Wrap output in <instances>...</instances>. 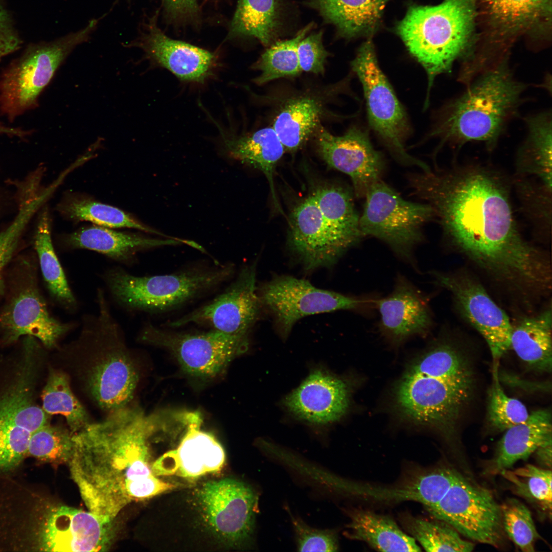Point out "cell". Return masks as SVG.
Instances as JSON below:
<instances>
[{"label":"cell","instance_id":"6da1fadb","mask_svg":"<svg viewBox=\"0 0 552 552\" xmlns=\"http://www.w3.org/2000/svg\"><path fill=\"white\" fill-rule=\"evenodd\" d=\"M413 195L433 209L446 239L495 281L523 295L551 285L546 256L519 232L508 188L486 168L408 174Z\"/></svg>","mask_w":552,"mask_h":552},{"label":"cell","instance_id":"7a4b0ae2","mask_svg":"<svg viewBox=\"0 0 552 552\" xmlns=\"http://www.w3.org/2000/svg\"><path fill=\"white\" fill-rule=\"evenodd\" d=\"M155 423L154 417L126 406L73 433L67 463L89 511L114 519L131 502L175 487L158 479L149 463Z\"/></svg>","mask_w":552,"mask_h":552},{"label":"cell","instance_id":"3957f363","mask_svg":"<svg viewBox=\"0 0 552 552\" xmlns=\"http://www.w3.org/2000/svg\"><path fill=\"white\" fill-rule=\"evenodd\" d=\"M97 303V314L84 315L78 338L65 349L84 360L80 370L87 391L101 408L111 413L131 401L139 376L121 327L101 289Z\"/></svg>","mask_w":552,"mask_h":552},{"label":"cell","instance_id":"277c9868","mask_svg":"<svg viewBox=\"0 0 552 552\" xmlns=\"http://www.w3.org/2000/svg\"><path fill=\"white\" fill-rule=\"evenodd\" d=\"M466 86L439 111L430 135L441 145L480 142L492 149L516 114L526 86L515 79L507 61Z\"/></svg>","mask_w":552,"mask_h":552},{"label":"cell","instance_id":"5b68a950","mask_svg":"<svg viewBox=\"0 0 552 552\" xmlns=\"http://www.w3.org/2000/svg\"><path fill=\"white\" fill-rule=\"evenodd\" d=\"M476 0H444L436 6H412L397 30L410 53L425 69L428 95L434 79L449 73L468 48Z\"/></svg>","mask_w":552,"mask_h":552},{"label":"cell","instance_id":"8992f818","mask_svg":"<svg viewBox=\"0 0 552 552\" xmlns=\"http://www.w3.org/2000/svg\"><path fill=\"white\" fill-rule=\"evenodd\" d=\"M233 267L195 269L178 273L138 277L115 267L103 275L110 293L129 311L156 312L176 307L228 278Z\"/></svg>","mask_w":552,"mask_h":552},{"label":"cell","instance_id":"52a82bcc","mask_svg":"<svg viewBox=\"0 0 552 552\" xmlns=\"http://www.w3.org/2000/svg\"><path fill=\"white\" fill-rule=\"evenodd\" d=\"M364 197L359 220L363 236L383 242L398 258L418 270L415 250L425 241V225L435 218L432 207L405 200L382 179L370 188Z\"/></svg>","mask_w":552,"mask_h":552},{"label":"cell","instance_id":"ba28073f","mask_svg":"<svg viewBox=\"0 0 552 552\" xmlns=\"http://www.w3.org/2000/svg\"><path fill=\"white\" fill-rule=\"evenodd\" d=\"M472 384L435 374L419 357L398 383L396 402L406 418L450 435L470 397Z\"/></svg>","mask_w":552,"mask_h":552},{"label":"cell","instance_id":"9c48e42d","mask_svg":"<svg viewBox=\"0 0 552 552\" xmlns=\"http://www.w3.org/2000/svg\"><path fill=\"white\" fill-rule=\"evenodd\" d=\"M351 65L363 88L371 128L398 163L429 172L428 165L405 149L404 143L410 131L408 119L379 65L371 39L361 45Z\"/></svg>","mask_w":552,"mask_h":552},{"label":"cell","instance_id":"30bf717a","mask_svg":"<svg viewBox=\"0 0 552 552\" xmlns=\"http://www.w3.org/2000/svg\"><path fill=\"white\" fill-rule=\"evenodd\" d=\"M98 21L82 30L28 51L6 70L0 78V110L13 119L31 108L66 58L86 41Z\"/></svg>","mask_w":552,"mask_h":552},{"label":"cell","instance_id":"8fae6325","mask_svg":"<svg viewBox=\"0 0 552 552\" xmlns=\"http://www.w3.org/2000/svg\"><path fill=\"white\" fill-rule=\"evenodd\" d=\"M262 306L273 316L281 336L285 339L297 321L310 315L337 310L368 315L376 309L377 296L348 295L321 289L309 282L291 276L273 278L260 287Z\"/></svg>","mask_w":552,"mask_h":552},{"label":"cell","instance_id":"7c38bea8","mask_svg":"<svg viewBox=\"0 0 552 552\" xmlns=\"http://www.w3.org/2000/svg\"><path fill=\"white\" fill-rule=\"evenodd\" d=\"M426 510L471 540L496 548L503 544L500 504L489 490L458 472L440 500Z\"/></svg>","mask_w":552,"mask_h":552},{"label":"cell","instance_id":"4fadbf2b","mask_svg":"<svg viewBox=\"0 0 552 552\" xmlns=\"http://www.w3.org/2000/svg\"><path fill=\"white\" fill-rule=\"evenodd\" d=\"M138 339L170 352L184 372L193 377L213 378L223 372L236 357L245 353L248 337L216 330L199 334L166 331L146 324Z\"/></svg>","mask_w":552,"mask_h":552},{"label":"cell","instance_id":"5bb4252c","mask_svg":"<svg viewBox=\"0 0 552 552\" xmlns=\"http://www.w3.org/2000/svg\"><path fill=\"white\" fill-rule=\"evenodd\" d=\"M199 496L204 518L214 534L236 545L250 544L259 500L250 486L223 479L206 483Z\"/></svg>","mask_w":552,"mask_h":552},{"label":"cell","instance_id":"9a60e30c","mask_svg":"<svg viewBox=\"0 0 552 552\" xmlns=\"http://www.w3.org/2000/svg\"><path fill=\"white\" fill-rule=\"evenodd\" d=\"M429 273L434 284L450 291L459 312L486 340L493 362H499L510 348L513 327L506 313L470 274L435 270Z\"/></svg>","mask_w":552,"mask_h":552},{"label":"cell","instance_id":"2e32d148","mask_svg":"<svg viewBox=\"0 0 552 552\" xmlns=\"http://www.w3.org/2000/svg\"><path fill=\"white\" fill-rule=\"evenodd\" d=\"M256 262L247 266L226 290L210 303L168 324L177 327L194 323L214 330L248 337L262 306L256 285Z\"/></svg>","mask_w":552,"mask_h":552},{"label":"cell","instance_id":"e0dca14e","mask_svg":"<svg viewBox=\"0 0 552 552\" xmlns=\"http://www.w3.org/2000/svg\"><path fill=\"white\" fill-rule=\"evenodd\" d=\"M316 135L323 159L330 167L348 175L355 195L364 197L370 188L381 179L385 168L384 156L374 148L367 131L352 126L338 136L320 127Z\"/></svg>","mask_w":552,"mask_h":552},{"label":"cell","instance_id":"ac0fdd59","mask_svg":"<svg viewBox=\"0 0 552 552\" xmlns=\"http://www.w3.org/2000/svg\"><path fill=\"white\" fill-rule=\"evenodd\" d=\"M288 243L307 271L334 265L345 252L355 246L327 223L313 195L291 212Z\"/></svg>","mask_w":552,"mask_h":552},{"label":"cell","instance_id":"d6986e66","mask_svg":"<svg viewBox=\"0 0 552 552\" xmlns=\"http://www.w3.org/2000/svg\"><path fill=\"white\" fill-rule=\"evenodd\" d=\"M113 520L90 511L55 507L43 524L41 547L46 551H106L114 536Z\"/></svg>","mask_w":552,"mask_h":552},{"label":"cell","instance_id":"ffe728a7","mask_svg":"<svg viewBox=\"0 0 552 552\" xmlns=\"http://www.w3.org/2000/svg\"><path fill=\"white\" fill-rule=\"evenodd\" d=\"M381 334L398 343L408 338L427 335L433 327L429 297L405 275L398 273L392 291L376 301Z\"/></svg>","mask_w":552,"mask_h":552},{"label":"cell","instance_id":"44dd1931","mask_svg":"<svg viewBox=\"0 0 552 552\" xmlns=\"http://www.w3.org/2000/svg\"><path fill=\"white\" fill-rule=\"evenodd\" d=\"M283 404L297 419L317 425H328L338 421L347 412L350 389L343 379L323 368L315 369L284 399Z\"/></svg>","mask_w":552,"mask_h":552},{"label":"cell","instance_id":"7402d4cb","mask_svg":"<svg viewBox=\"0 0 552 552\" xmlns=\"http://www.w3.org/2000/svg\"><path fill=\"white\" fill-rule=\"evenodd\" d=\"M183 418L187 429L178 447L164 454L151 465L156 476L197 477L219 470L224 463L221 445L213 435L201 430L200 413L188 412Z\"/></svg>","mask_w":552,"mask_h":552},{"label":"cell","instance_id":"603a6c76","mask_svg":"<svg viewBox=\"0 0 552 552\" xmlns=\"http://www.w3.org/2000/svg\"><path fill=\"white\" fill-rule=\"evenodd\" d=\"M0 323L11 339L32 336L48 348L55 346L76 327L74 323H62L54 318L34 287L22 288L14 296L2 313Z\"/></svg>","mask_w":552,"mask_h":552},{"label":"cell","instance_id":"cb8c5ba5","mask_svg":"<svg viewBox=\"0 0 552 552\" xmlns=\"http://www.w3.org/2000/svg\"><path fill=\"white\" fill-rule=\"evenodd\" d=\"M132 45L141 48L152 61L185 82L203 83L213 75L217 64L212 53L171 39L151 24L149 33Z\"/></svg>","mask_w":552,"mask_h":552},{"label":"cell","instance_id":"d4e9b609","mask_svg":"<svg viewBox=\"0 0 552 552\" xmlns=\"http://www.w3.org/2000/svg\"><path fill=\"white\" fill-rule=\"evenodd\" d=\"M185 242L186 240L177 238L154 239L100 226L80 229L62 238V245L65 249L93 250L127 265L135 262L136 255L140 251Z\"/></svg>","mask_w":552,"mask_h":552},{"label":"cell","instance_id":"484cf974","mask_svg":"<svg viewBox=\"0 0 552 552\" xmlns=\"http://www.w3.org/2000/svg\"><path fill=\"white\" fill-rule=\"evenodd\" d=\"M551 415L549 410L533 411L524 422L504 431L485 473L500 474L512 468L518 461L527 459L539 447L551 440Z\"/></svg>","mask_w":552,"mask_h":552},{"label":"cell","instance_id":"4316f807","mask_svg":"<svg viewBox=\"0 0 552 552\" xmlns=\"http://www.w3.org/2000/svg\"><path fill=\"white\" fill-rule=\"evenodd\" d=\"M29 355L14 381L0 395V430L33 433L49 424V415L33 399L34 363Z\"/></svg>","mask_w":552,"mask_h":552},{"label":"cell","instance_id":"83f0119b","mask_svg":"<svg viewBox=\"0 0 552 552\" xmlns=\"http://www.w3.org/2000/svg\"><path fill=\"white\" fill-rule=\"evenodd\" d=\"M349 518L344 535L362 541L380 551H420L415 539L404 532L390 517L368 510L347 508Z\"/></svg>","mask_w":552,"mask_h":552},{"label":"cell","instance_id":"f1b7e54d","mask_svg":"<svg viewBox=\"0 0 552 552\" xmlns=\"http://www.w3.org/2000/svg\"><path fill=\"white\" fill-rule=\"evenodd\" d=\"M389 0H309L326 22L333 25L343 37L372 32L380 22Z\"/></svg>","mask_w":552,"mask_h":552},{"label":"cell","instance_id":"f546056e","mask_svg":"<svg viewBox=\"0 0 552 552\" xmlns=\"http://www.w3.org/2000/svg\"><path fill=\"white\" fill-rule=\"evenodd\" d=\"M324 111V102L313 95L295 97L286 102L272 127L285 150L295 152L305 143L319 128Z\"/></svg>","mask_w":552,"mask_h":552},{"label":"cell","instance_id":"4dcf8cb0","mask_svg":"<svg viewBox=\"0 0 552 552\" xmlns=\"http://www.w3.org/2000/svg\"><path fill=\"white\" fill-rule=\"evenodd\" d=\"M229 155L262 171L266 177L274 205L281 211L277 199L273 173L285 150L273 127H265L254 132L225 141Z\"/></svg>","mask_w":552,"mask_h":552},{"label":"cell","instance_id":"1f68e13d","mask_svg":"<svg viewBox=\"0 0 552 552\" xmlns=\"http://www.w3.org/2000/svg\"><path fill=\"white\" fill-rule=\"evenodd\" d=\"M511 348L532 370L539 372H551V309H547L536 316L524 318L515 327H513Z\"/></svg>","mask_w":552,"mask_h":552},{"label":"cell","instance_id":"d6a6232c","mask_svg":"<svg viewBox=\"0 0 552 552\" xmlns=\"http://www.w3.org/2000/svg\"><path fill=\"white\" fill-rule=\"evenodd\" d=\"M283 12L281 0H238L229 37H252L269 47L281 31Z\"/></svg>","mask_w":552,"mask_h":552},{"label":"cell","instance_id":"836d02e7","mask_svg":"<svg viewBox=\"0 0 552 552\" xmlns=\"http://www.w3.org/2000/svg\"><path fill=\"white\" fill-rule=\"evenodd\" d=\"M57 208L62 216L72 221H89L109 228H132L164 236L120 209L79 194L66 195Z\"/></svg>","mask_w":552,"mask_h":552},{"label":"cell","instance_id":"e575fe53","mask_svg":"<svg viewBox=\"0 0 552 552\" xmlns=\"http://www.w3.org/2000/svg\"><path fill=\"white\" fill-rule=\"evenodd\" d=\"M313 195L327 223L355 246L365 237L360 228V216L355 208L352 193L339 186L317 189Z\"/></svg>","mask_w":552,"mask_h":552},{"label":"cell","instance_id":"d590c367","mask_svg":"<svg viewBox=\"0 0 552 552\" xmlns=\"http://www.w3.org/2000/svg\"><path fill=\"white\" fill-rule=\"evenodd\" d=\"M35 247L49 291L66 311L74 312L78 307V302L55 251L51 239L50 218L47 211L42 212L38 222Z\"/></svg>","mask_w":552,"mask_h":552},{"label":"cell","instance_id":"8d00e7d4","mask_svg":"<svg viewBox=\"0 0 552 552\" xmlns=\"http://www.w3.org/2000/svg\"><path fill=\"white\" fill-rule=\"evenodd\" d=\"M399 520L405 531L427 551L468 552L474 549L472 542L463 539L457 531L443 521L409 514L400 515Z\"/></svg>","mask_w":552,"mask_h":552},{"label":"cell","instance_id":"74e56055","mask_svg":"<svg viewBox=\"0 0 552 552\" xmlns=\"http://www.w3.org/2000/svg\"><path fill=\"white\" fill-rule=\"evenodd\" d=\"M42 409L48 415H61L72 433L90 422L83 406L73 394L66 374L60 371L50 372L42 394Z\"/></svg>","mask_w":552,"mask_h":552},{"label":"cell","instance_id":"f35d334b","mask_svg":"<svg viewBox=\"0 0 552 552\" xmlns=\"http://www.w3.org/2000/svg\"><path fill=\"white\" fill-rule=\"evenodd\" d=\"M308 25L293 38L277 41L263 53L254 64L253 68L260 72L254 82L262 85L280 78L298 75L302 72L297 55V47L313 27Z\"/></svg>","mask_w":552,"mask_h":552},{"label":"cell","instance_id":"ab89813d","mask_svg":"<svg viewBox=\"0 0 552 552\" xmlns=\"http://www.w3.org/2000/svg\"><path fill=\"white\" fill-rule=\"evenodd\" d=\"M500 474L510 481L515 493L551 515V471L532 464L502 471Z\"/></svg>","mask_w":552,"mask_h":552},{"label":"cell","instance_id":"60d3db41","mask_svg":"<svg viewBox=\"0 0 552 552\" xmlns=\"http://www.w3.org/2000/svg\"><path fill=\"white\" fill-rule=\"evenodd\" d=\"M499 362L493 364V381L488 393V420L493 429L498 432L524 422L529 413L525 406L519 400L508 397L499 383Z\"/></svg>","mask_w":552,"mask_h":552},{"label":"cell","instance_id":"b9f144b4","mask_svg":"<svg viewBox=\"0 0 552 552\" xmlns=\"http://www.w3.org/2000/svg\"><path fill=\"white\" fill-rule=\"evenodd\" d=\"M504 532L520 549L535 551L536 541L540 538L530 510L521 501L509 498L500 504Z\"/></svg>","mask_w":552,"mask_h":552},{"label":"cell","instance_id":"7bdbcfd3","mask_svg":"<svg viewBox=\"0 0 552 552\" xmlns=\"http://www.w3.org/2000/svg\"><path fill=\"white\" fill-rule=\"evenodd\" d=\"M492 17L503 27L520 29L547 12L550 0H486Z\"/></svg>","mask_w":552,"mask_h":552},{"label":"cell","instance_id":"ee69618b","mask_svg":"<svg viewBox=\"0 0 552 552\" xmlns=\"http://www.w3.org/2000/svg\"><path fill=\"white\" fill-rule=\"evenodd\" d=\"M73 447V433L48 424L30 437L27 454L56 464L68 463Z\"/></svg>","mask_w":552,"mask_h":552},{"label":"cell","instance_id":"f6af8a7d","mask_svg":"<svg viewBox=\"0 0 552 552\" xmlns=\"http://www.w3.org/2000/svg\"><path fill=\"white\" fill-rule=\"evenodd\" d=\"M286 510L294 532L297 551H338L339 542L335 529L321 530L311 527L299 516L294 515L287 507Z\"/></svg>","mask_w":552,"mask_h":552},{"label":"cell","instance_id":"bcb514c9","mask_svg":"<svg viewBox=\"0 0 552 552\" xmlns=\"http://www.w3.org/2000/svg\"><path fill=\"white\" fill-rule=\"evenodd\" d=\"M37 209L33 201L22 200L15 219L0 235V291L3 268L13 255L25 227Z\"/></svg>","mask_w":552,"mask_h":552},{"label":"cell","instance_id":"7dc6e473","mask_svg":"<svg viewBox=\"0 0 552 552\" xmlns=\"http://www.w3.org/2000/svg\"><path fill=\"white\" fill-rule=\"evenodd\" d=\"M322 31L312 33L303 38L297 47V55L301 70L315 74H323L329 53L325 48Z\"/></svg>","mask_w":552,"mask_h":552},{"label":"cell","instance_id":"c3c4849f","mask_svg":"<svg viewBox=\"0 0 552 552\" xmlns=\"http://www.w3.org/2000/svg\"><path fill=\"white\" fill-rule=\"evenodd\" d=\"M19 44L20 40L12 29L10 17L0 6V59L16 50Z\"/></svg>","mask_w":552,"mask_h":552},{"label":"cell","instance_id":"681fc988","mask_svg":"<svg viewBox=\"0 0 552 552\" xmlns=\"http://www.w3.org/2000/svg\"><path fill=\"white\" fill-rule=\"evenodd\" d=\"M167 11L174 16H187L197 12L198 0H163Z\"/></svg>","mask_w":552,"mask_h":552},{"label":"cell","instance_id":"f907efd6","mask_svg":"<svg viewBox=\"0 0 552 552\" xmlns=\"http://www.w3.org/2000/svg\"><path fill=\"white\" fill-rule=\"evenodd\" d=\"M538 462L545 469L551 466V440L539 447L535 451Z\"/></svg>","mask_w":552,"mask_h":552},{"label":"cell","instance_id":"816d5d0a","mask_svg":"<svg viewBox=\"0 0 552 552\" xmlns=\"http://www.w3.org/2000/svg\"><path fill=\"white\" fill-rule=\"evenodd\" d=\"M21 133V129L19 128L8 127L0 123V134L20 136Z\"/></svg>","mask_w":552,"mask_h":552}]
</instances>
